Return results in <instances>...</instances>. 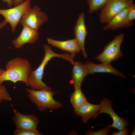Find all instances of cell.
I'll return each mask as SVG.
<instances>
[{
	"label": "cell",
	"instance_id": "12",
	"mask_svg": "<svg viewBox=\"0 0 135 135\" xmlns=\"http://www.w3.org/2000/svg\"><path fill=\"white\" fill-rule=\"evenodd\" d=\"M48 43L52 46L68 52L74 58L81 49L74 38L65 41H59L50 38H46Z\"/></svg>",
	"mask_w": 135,
	"mask_h": 135
},
{
	"label": "cell",
	"instance_id": "4",
	"mask_svg": "<svg viewBox=\"0 0 135 135\" xmlns=\"http://www.w3.org/2000/svg\"><path fill=\"white\" fill-rule=\"evenodd\" d=\"M124 35V33H122L116 36L105 46L103 52L95 58L101 62L110 64L112 61L123 56L120 48Z\"/></svg>",
	"mask_w": 135,
	"mask_h": 135
},
{
	"label": "cell",
	"instance_id": "14",
	"mask_svg": "<svg viewBox=\"0 0 135 135\" xmlns=\"http://www.w3.org/2000/svg\"><path fill=\"white\" fill-rule=\"evenodd\" d=\"M84 64L87 68L90 74H93L97 72L108 73L124 78H126L124 74L118 71L110 64L102 62L99 64H96L90 61H87Z\"/></svg>",
	"mask_w": 135,
	"mask_h": 135
},
{
	"label": "cell",
	"instance_id": "15",
	"mask_svg": "<svg viewBox=\"0 0 135 135\" xmlns=\"http://www.w3.org/2000/svg\"><path fill=\"white\" fill-rule=\"evenodd\" d=\"M100 108V104H94L88 102L80 106L74 108L75 114L81 117L83 122L87 124L88 120L94 117Z\"/></svg>",
	"mask_w": 135,
	"mask_h": 135
},
{
	"label": "cell",
	"instance_id": "5",
	"mask_svg": "<svg viewBox=\"0 0 135 135\" xmlns=\"http://www.w3.org/2000/svg\"><path fill=\"white\" fill-rule=\"evenodd\" d=\"M30 0H25L22 3L14 7L6 9H0V14L10 24L12 32H14L16 28L23 16L31 8Z\"/></svg>",
	"mask_w": 135,
	"mask_h": 135
},
{
	"label": "cell",
	"instance_id": "2",
	"mask_svg": "<svg viewBox=\"0 0 135 135\" xmlns=\"http://www.w3.org/2000/svg\"><path fill=\"white\" fill-rule=\"evenodd\" d=\"M32 70L28 60L19 57L14 58L7 62L6 70L0 75V84L10 81L14 83L20 81L26 84Z\"/></svg>",
	"mask_w": 135,
	"mask_h": 135
},
{
	"label": "cell",
	"instance_id": "11",
	"mask_svg": "<svg viewBox=\"0 0 135 135\" xmlns=\"http://www.w3.org/2000/svg\"><path fill=\"white\" fill-rule=\"evenodd\" d=\"M23 27L19 36L12 42L16 48H20L26 44H34L39 37V34L38 30L27 26Z\"/></svg>",
	"mask_w": 135,
	"mask_h": 135
},
{
	"label": "cell",
	"instance_id": "26",
	"mask_svg": "<svg viewBox=\"0 0 135 135\" xmlns=\"http://www.w3.org/2000/svg\"><path fill=\"white\" fill-rule=\"evenodd\" d=\"M7 24L6 21L4 20L0 23V30L3 27L5 26Z\"/></svg>",
	"mask_w": 135,
	"mask_h": 135
},
{
	"label": "cell",
	"instance_id": "20",
	"mask_svg": "<svg viewBox=\"0 0 135 135\" xmlns=\"http://www.w3.org/2000/svg\"><path fill=\"white\" fill-rule=\"evenodd\" d=\"M14 135H43L44 134L37 130L28 129H18L14 130L13 132Z\"/></svg>",
	"mask_w": 135,
	"mask_h": 135
},
{
	"label": "cell",
	"instance_id": "24",
	"mask_svg": "<svg viewBox=\"0 0 135 135\" xmlns=\"http://www.w3.org/2000/svg\"><path fill=\"white\" fill-rule=\"evenodd\" d=\"M3 3H6L9 8L12 7L14 4V0H2Z\"/></svg>",
	"mask_w": 135,
	"mask_h": 135
},
{
	"label": "cell",
	"instance_id": "9",
	"mask_svg": "<svg viewBox=\"0 0 135 135\" xmlns=\"http://www.w3.org/2000/svg\"><path fill=\"white\" fill-rule=\"evenodd\" d=\"M13 110L14 116L12 120L16 128L37 130L40 123L37 116L32 114H22L14 108Z\"/></svg>",
	"mask_w": 135,
	"mask_h": 135
},
{
	"label": "cell",
	"instance_id": "3",
	"mask_svg": "<svg viewBox=\"0 0 135 135\" xmlns=\"http://www.w3.org/2000/svg\"><path fill=\"white\" fill-rule=\"evenodd\" d=\"M28 96L31 102L35 104L38 110L42 112L48 109L56 110L62 107L61 102L54 100L53 96L56 94V92L50 89L35 90L26 88Z\"/></svg>",
	"mask_w": 135,
	"mask_h": 135
},
{
	"label": "cell",
	"instance_id": "1",
	"mask_svg": "<svg viewBox=\"0 0 135 135\" xmlns=\"http://www.w3.org/2000/svg\"><path fill=\"white\" fill-rule=\"evenodd\" d=\"M44 51L43 59L38 68L30 72L26 86L30 87L33 90H40L51 88L48 86L42 81L44 68L48 62L54 57L62 58L69 61L72 64L74 62L73 58L67 53L58 54L54 52L49 45L44 44L43 46Z\"/></svg>",
	"mask_w": 135,
	"mask_h": 135
},
{
	"label": "cell",
	"instance_id": "16",
	"mask_svg": "<svg viewBox=\"0 0 135 135\" xmlns=\"http://www.w3.org/2000/svg\"><path fill=\"white\" fill-rule=\"evenodd\" d=\"M130 6L122 10L112 18L104 27V30H114L119 28H124Z\"/></svg>",
	"mask_w": 135,
	"mask_h": 135
},
{
	"label": "cell",
	"instance_id": "17",
	"mask_svg": "<svg viewBox=\"0 0 135 135\" xmlns=\"http://www.w3.org/2000/svg\"><path fill=\"white\" fill-rule=\"evenodd\" d=\"M70 102L74 108L80 106L88 101L81 88H77L74 89L71 96Z\"/></svg>",
	"mask_w": 135,
	"mask_h": 135
},
{
	"label": "cell",
	"instance_id": "13",
	"mask_svg": "<svg viewBox=\"0 0 135 135\" xmlns=\"http://www.w3.org/2000/svg\"><path fill=\"white\" fill-rule=\"evenodd\" d=\"M72 71V79L70 83L72 84L74 89L81 88L82 82L85 77L90 74L85 65L81 61L74 62Z\"/></svg>",
	"mask_w": 135,
	"mask_h": 135
},
{
	"label": "cell",
	"instance_id": "21",
	"mask_svg": "<svg viewBox=\"0 0 135 135\" xmlns=\"http://www.w3.org/2000/svg\"><path fill=\"white\" fill-rule=\"evenodd\" d=\"M12 98L5 86L0 84V105L3 100L10 101Z\"/></svg>",
	"mask_w": 135,
	"mask_h": 135
},
{
	"label": "cell",
	"instance_id": "22",
	"mask_svg": "<svg viewBox=\"0 0 135 135\" xmlns=\"http://www.w3.org/2000/svg\"><path fill=\"white\" fill-rule=\"evenodd\" d=\"M112 128L110 124H108L106 126L100 130L92 131L91 130H88L86 133V135H107L108 133L110 128Z\"/></svg>",
	"mask_w": 135,
	"mask_h": 135
},
{
	"label": "cell",
	"instance_id": "8",
	"mask_svg": "<svg viewBox=\"0 0 135 135\" xmlns=\"http://www.w3.org/2000/svg\"><path fill=\"white\" fill-rule=\"evenodd\" d=\"M100 108L99 111L94 117L95 118L99 114L105 113L109 114L112 118L113 123L111 125L112 127L120 130L123 128L129 126L128 120L118 116L114 111L112 108V102L109 99L105 98L101 100L100 104Z\"/></svg>",
	"mask_w": 135,
	"mask_h": 135
},
{
	"label": "cell",
	"instance_id": "19",
	"mask_svg": "<svg viewBox=\"0 0 135 135\" xmlns=\"http://www.w3.org/2000/svg\"><path fill=\"white\" fill-rule=\"evenodd\" d=\"M135 19V4L133 3L129 6L124 28H128L133 25L132 22Z\"/></svg>",
	"mask_w": 135,
	"mask_h": 135
},
{
	"label": "cell",
	"instance_id": "23",
	"mask_svg": "<svg viewBox=\"0 0 135 135\" xmlns=\"http://www.w3.org/2000/svg\"><path fill=\"white\" fill-rule=\"evenodd\" d=\"M129 134V130L127 127H125L118 132H112L110 134L111 135H128Z\"/></svg>",
	"mask_w": 135,
	"mask_h": 135
},
{
	"label": "cell",
	"instance_id": "25",
	"mask_svg": "<svg viewBox=\"0 0 135 135\" xmlns=\"http://www.w3.org/2000/svg\"><path fill=\"white\" fill-rule=\"evenodd\" d=\"M25 0H14V6L18 5L23 3Z\"/></svg>",
	"mask_w": 135,
	"mask_h": 135
},
{
	"label": "cell",
	"instance_id": "10",
	"mask_svg": "<svg viewBox=\"0 0 135 135\" xmlns=\"http://www.w3.org/2000/svg\"><path fill=\"white\" fill-rule=\"evenodd\" d=\"M85 14L81 12L77 19L74 29V39L80 47L83 56L85 58L87 57L85 48V41L88 34L84 22Z\"/></svg>",
	"mask_w": 135,
	"mask_h": 135
},
{
	"label": "cell",
	"instance_id": "6",
	"mask_svg": "<svg viewBox=\"0 0 135 135\" xmlns=\"http://www.w3.org/2000/svg\"><path fill=\"white\" fill-rule=\"evenodd\" d=\"M133 3V0H109L101 10L99 15L100 22L107 24L117 14Z\"/></svg>",
	"mask_w": 135,
	"mask_h": 135
},
{
	"label": "cell",
	"instance_id": "18",
	"mask_svg": "<svg viewBox=\"0 0 135 135\" xmlns=\"http://www.w3.org/2000/svg\"><path fill=\"white\" fill-rule=\"evenodd\" d=\"M109 0H87L89 13L90 14L95 11L101 10Z\"/></svg>",
	"mask_w": 135,
	"mask_h": 135
},
{
	"label": "cell",
	"instance_id": "27",
	"mask_svg": "<svg viewBox=\"0 0 135 135\" xmlns=\"http://www.w3.org/2000/svg\"><path fill=\"white\" fill-rule=\"evenodd\" d=\"M4 70L0 68V75L4 71Z\"/></svg>",
	"mask_w": 135,
	"mask_h": 135
},
{
	"label": "cell",
	"instance_id": "7",
	"mask_svg": "<svg viewBox=\"0 0 135 135\" xmlns=\"http://www.w3.org/2000/svg\"><path fill=\"white\" fill-rule=\"evenodd\" d=\"M48 19L47 14L42 11L39 7L35 6L31 8L23 16L20 22L23 26H27L38 30Z\"/></svg>",
	"mask_w": 135,
	"mask_h": 135
}]
</instances>
